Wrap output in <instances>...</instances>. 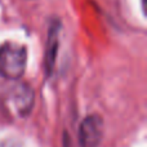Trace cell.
<instances>
[{"instance_id":"obj_1","label":"cell","mask_w":147,"mask_h":147,"mask_svg":"<svg viewBox=\"0 0 147 147\" xmlns=\"http://www.w3.org/2000/svg\"><path fill=\"white\" fill-rule=\"evenodd\" d=\"M27 51L16 43H5L0 47V76L17 80L25 74Z\"/></svg>"},{"instance_id":"obj_2","label":"cell","mask_w":147,"mask_h":147,"mask_svg":"<svg viewBox=\"0 0 147 147\" xmlns=\"http://www.w3.org/2000/svg\"><path fill=\"white\" fill-rule=\"evenodd\" d=\"M103 137V120L98 115H89L79 128L80 147H98Z\"/></svg>"},{"instance_id":"obj_3","label":"cell","mask_w":147,"mask_h":147,"mask_svg":"<svg viewBox=\"0 0 147 147\" xmlns=\"http://www.w3.org/2000/svg\"><path fill=\"white\" fill-rule=\"evenodd\" d=\"M10 93V103H12L14 111L20 116H25L30 112L34 105V94L32 90L26 84H20L12 89Z\"/></svg>"},{"instance_id":"obj_4","label":"cell","mask_w":147,"mask_h":147,"mask_svg":"<svg viewBox=\"0 0 147 147\" xmlns=\"http://www.w3.org/2000/svg\"><path fill=\"white\" fill-rule=\"evenodd\" d=\"M57 49H58V26L54 25L51 27L49 31V40H48V49L45 53V69L47 72L52 71L54 62H56Z\"/></svg>"},{"instance_id":"obj_5","label":"cell","mask_w":147,"mask_h":147,"mask_svg":"<svg viewBox=\"0 0 147 147\" xmlns=\"http://www.w3.org/2000/svg\"><path fill=\"white\" fill-rule=\"evenodd\" d=\"M0 147H21V145L17 142V141L8 140V141H3V142H0Z\"/></svg>"}]
</instances>
